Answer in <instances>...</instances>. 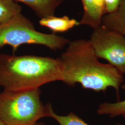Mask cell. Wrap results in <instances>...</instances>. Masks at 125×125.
<instances>
[{
    "mask_svg": "<svg viewBox=\"0 0 125 125\" xmlns=\"http://www.w3.org/2000/svg\"><path fill=\"white\" fill-rule=\"evenodd\" d=\"M68 45L58 58L61 66V81L70 86L79 83L84 89L96 92L112 87L119 98L120 88L124 82L121 72L109 63L100 62L89 40H73Z\"/></svg>",
    "mask_w": 125,
    "mask_h": 125,
    "instance_id": "obj_1",
    "label": "cell"
},
{
    "mask_svg": "<svg viewBox=\"0 0 125 125\" xmlns=\"http://www.w3.org/2000/svg\"><path fill=\"white\" fill-rule=\"evenodd\" d=\"M58 58L34 55L0 53V87L3 90L21 91L61 81Z\"/></svg>",
    "mask_w": 125,
    "mask_h": 125,
    "instance_id": "obj_2",
    "label": "cell"
},
{
    "mask_svg": "<svg viewBox=\"0 0 125 125\" xmlns=\"http://www.w3.org/2000/svg\"><path fill=\"white\" fill-rule=\"evenodd\" d=\"M40 89L0 93V120L5 125H32L49 117L52 105H44Z\"/></svg>",
    "mask_w": 125,
    "mask_h": 125,
    "instance_id": "obj_3",
    "label": "cell"
},
{
    "mask_svg": "<svg viewBox=\"0 0 125 125\" xmlns=\"http://www.w3.org/2000/svg\"><path fill=\"white\" fill-rule=\"evenodd\" d=\"M69 40L54 33L37 31L33 23L21 13L7 22L0 24V49L10 46L13 52L19 46L25 44L44 45L54 51L62 49Z\"/></svg>",
    "mask_w": 125,
    "mask_h": 125,
    "instance_id": "obj_4",
    "label": "cell"
},
{
    "mask_svg": "<svg viewBox=\"0 0 125 125\" xmlns=\"http://www.w3.org/2000/svg\"><path fill=\"white\" fill-rule=\"evenodd\" d=\"M88 40L99 59L125 74V36L101 25L93 29Z\"/></svg>",
    "mask_w": 125,
    "mask_h": 125,
    "instance_id": "obj_5",
    "label": "cell"
},
{
    "mask_svg": "<svg viewBox=\"0 0 125 125\" xmlns=\"http://www.w3.org/2000/svg\"><path fill=\"white\" fill-rule=\"evenodd\" d=\"M83 13L79 21V25L90 27L93 29L102 25V20L105 15L104 10L98 4L97 0H81Z\"/></svg>",
    "mask_w": 125,
    "mask_h": 125,
    "instance_id": "obj_6",
    "label": "cell"
},
{
    "mask_svg": "<svg viewBox=\"0 0 125 125\" xmlns=\"http://www.w3.org/2000/svg\"><path fill=\"white\" fill-rule=\"evenodd\" d=\"M101 25L125 36V0H120L115 11L103 16Z\"/></svg>",
    "mask_w": 125,
    "mask_h": 125,
    "instance_id": "obj_7",
    "label": "cell"
},
{
    "mask_svg": "<svg viewBox=\"0 0 125 125\" xmlns=\"http://www.w3.org/2000/svg\"><path fill=\"white\" fill-rule=\"evenodd\" d=\"M26 5L40 19L54 15L55 11L63 2L62 0H13Z\"/></svg>",
    "mask_w": 125,
    "mask_h": 125,
    "instance_id": "obj_8",
    "label": "cell"
},
{
    "mask_svg": "<svg viewBox=\"0 0 125 125\" xmlns=\"http://www.w3.org/2000/svg\"><path fill=\"white\" fill-rule=\"evenodd\" d=\"M39 24L42 27L49 28L54 34L67 31L79 25V21L75 19H70L67 16L58 17L54 15L40 19Z\"/></svg>",
    "mask_w": 125,
    "mask_h": 125,
    "instance_id": "obj_9",
    "label": "cell"
},
{
    "mask_svg": "<svg viewBox=\"0 0 125 125\" xmlns=\"http://www.w3.org/2000/svg\"><path fill=\"white\" fill-rule=\"evenodd\" d=\"M121 87L125 90V83ZM96 112L100 115H107L111 118L122 116L125 119V100L115 103H103L99 105Z\"/></svg>",
    "mask_w": 125,
    "mask_h": 125,
    "instance_id": "obj_10",
    "label": "cell"
},
{
    "mask_svg": "<svg viewBox=\"0 0 125 125\" xmlns=\"http://www.w3.org/2000/svg\"><path fill=\"white\" fill-rule=\"evenodd\" d=\"M21 10V6L13 0H0V24L8 22Z\"/></svg>",
    "mask_w": 125,
    "mask_h": 125,
    "instance_id": "obj_11",
    "label": "cell"
},
{
    "mask_svg": "<svg viewBox=\"0 0 125 125\" xmlns=\"http://www.w3.org/2000/svg\"><path fill=\"white\" fill-rule=\"evenodd\" d=\"M49 117L57 121L60 125H89L72 112L66 115H60L54 112L52 107L50 109ZM116 125H125L121 123Z\"/></svg>",
    "mask_w": 125,
    "mask_h": 125,
    "instance_id": "obj_12",
    "label": "cell"
},
{
    "mask_svg": "<svg viewBox=\"0 0 125 125\" xmlns=\"http://www.w3.org/2000/svg\"><path fill=\"white\" fill-rule=\"evenodd\" d=\"M105 3V14L110 13L116 10L120 0H104Z\"/></svg>",
    "mask_w": 125,
    "mask_h": 125,
    "instance_id": "obj_13",
    "label": "cell"
},
{
    "mask_svg": "<svg viewBox=\"0 0 125 125\" xmlns=\"http://www.w3.org/2000/svg\"><path fill=\"white\" fill-rule=\"evenodd\" d=\"M32 125H45L44 123L43 122H37L35 123L32 124Z\"/></svg>",
    "mask_w": 125,
    "mask_h": 125,
    "instance_id": "obj_14",
    "label": "cell"
},
{
    "mask_svg": "<svg viewBox=\"0 0 125 125\" xmlns=\"http://www.w3.org/2000/svg\"><path fill=\"white\" fill-rule=\"evenodd\" d=\"M0 125H5L4 124V123L2 121H1V120H0Z\"/></svg>",
    "mask_w": 125,
    "mask_h": 125,
    "instance_id": "obj_15",
    "label": "cell"
}]
</instances>
